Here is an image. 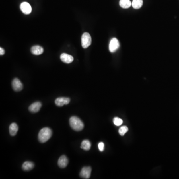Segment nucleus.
Masks as SVG:
<instances>
[{"label":"nucleus","instance_id":"13","mask_svg":"<svg viewBox=\"0 0 179 179\" xmlns=\"http://www.w3.org/2000/svg\"><path fill=\"white\" fill-rule=\"evenodd\" d=\"M18 130V127L16 123H12L9 127V132L11 135H16Z\"/></svg>","mask_w":179,"mask_h":179},{"label":"nucleus","instance_id":"18","mask_svg":"<svg viewBox=\"0 0 179 179\" xmlns=\"http://www.w3.org/2000/svg\"><path fill=\"white\" fill-rule=\"evenodd\" d=\"M113 122L116 126H119L123 124V120L118 117H115L113 119Z\"/></svg>","mask_w":179,"mask_h":179},{"label":"nucleus","instance_id":"15","mask_svg":"<svg viewBox=\"0 0 179 179\" xmlns=\"http://www.w3.org/2000/svg\"><path fill=\"white\" fill-rule=\"evenodd\" d=\"M91 143L90 141L88 140H84L81 143V148L86 151L90 149Z\"/></svg>","mask_w":179,"mask_h":179},{"label":"nucleus","instance_id":"9","mask_svg":"<svg viewBox=\"0 0 179 179\" xmlns=\"http://www.w3.org/2000/svg\"><path fill=\"white\" fill-rule=\"evenodd\" d=\"M42 104L40 102H36L32 104L30 106L28 110L30 112L32 113H36L40 111V109L42 108Z\"/></svg>","mask_w":179,"mask_h":179},{"label":"nucleus","instance_id":"2","mask_svg":"<svg viewBox=\"0 0 179 179\" xmlns=\"http://www.w3.org/2000/svg\"><path fill=\"white\" fill-rule=\"evenodd\" d=\"M52 131L48 127L42 128L40 130L38 138L41 143H44L47 141L51 138Z\"/></svg>","mask_w":179,"mask_h":179},{"label":"nucleus","instance_id":"8","mask_svg":"<svg viewBox=\"0 0 179 179\" xmlns=\"http://www.w3.org/2000/svg\"><path fill=\"white\" fill-rule=\"evenodd\" d=\"M70 102V99L68 98L65 97H60L55 100V104L58 106H62L64 105H66L69 104Z\"/></svg>","mask_w":179,"mask_h":179},{"label":"nucleus","instance_id":"12","mask_svg":"<svg viewBox=\"0 0 179 179\" xmlns=\"http://www.w3.org/2000/svg\"><path fill=\"white\" fill-rule=\"evenodd\" d=\"M31 52L34 55H40L44 52V48L40 45H34L32 47Z\"/></svg>","mask_w":179,"mask_h":179},{"label":"nucleus","instance_id":"17","mask_svg":"<svg viewBox=\"0 0 179 179\" xmlns=\"http://www.w3.org/2000/svg\"><path fill=\"white\" fill-rule=\"evenodd\" d=\"M131 5L135 9H139L143 5V0H133Z\"/></svg>","mask_w":179,"mask_h":179},{"label":"nucleus","instance_id":"20","mask_svg":"<svg viewBox=\"0 0 179 179\" xmlns=\"http://www.w3.org/2000/svg\"><path fill=\"white\" fill-rule=\"evenodd\" d=\"M98 149L100 151L102 152L104 150V143L102 142H100L98 144Z\"/></svg>","mask_w":179,"mask_h":179},{"label":"nucleus","instance_id":"10","mask_svg":"<svg viewBox=\"0 0 179 179\" xmlns=\"http://www.w3.org/2000/svg\"><path fill=\"white\" fill-rule=\"evenodd\" d=\"M60 59L61 61L63 62L64 63H67V64L72 63L74 60V58L72 56L65 53L61 54Z\"/></svg>","mask_w":179,"mask_h":179},{"label":"nucleus","instance_id":"5","mask_svg":"<svg viewBox=\"0 0 179 179\" xmlns=\"http://www.w3.org/2000/svg\"><path fill=\"white\" fill-rule=\"evenodd\" d=\"M92 168L90 167H84L81 170L80 176L83 179H88L90 178Z\"/></svg>","mask_w":179,"mask_h":179},{"label":"nucleus","instance_id":"14","mask_svg":"<svg viewBox=\"0 0 179 179\" xmlns=\"http://www.w3.org/2000/svg\"><path fill=\"white\" fill-rule=\"evenodd\" d=\"M34 167V164L33 162L30 161H26L24 162L22 166V168L24 171H29L32 170Z\"/></svg>","mask_w":179,"mask_h":179},{"label":"nucleus","instance_id":"6","mask_svg":"<svg viewBox=\"0 0 179 179\" xmlns=\"http://www.w3.org/2000/svg\"><path fill=\"white\" fill-rule=\"evenodd\" d=\"M12 85L13 89L16 92H20L23 89L22 84L18 78H15L13 80Z\"/></svg>","mask_w":179,"mask_h":179},{"label":"nucleus","instance_id":"7","mask_svg":"<svg viewBox=\"0 0 179 179\" xmlns=\"http://www.w3.org/2000/svg\"><path fill=\"white\" fill-rule=\"evenodd\" d=\"M20 10L24 14L28 15L32 12V7L27 2L22 3L20 6Z\"/></svg>","mask_w":179,"mask_h":179},{"label":"nucleus","instance_id":"3","mask_svg":"<svg viewBox=\"0 0 179 179\" xmlns=\"http://www.w3.org/2000/svg\"><path fill=\"white\" fill-rule=\"evenodd\" d=\"M92 43V38L90 34L88 32H85L83 34L81 38V44L84 48H87L90 46Z\"/></svg>","mask_w":179,"mask_h":179},{"label":"nucleus","instance_id":"19","mask_svg":"<svg viewBox=\"0 0 179 179\" xmlns=\"http://www.w3.org/2000/svg\"><path fill=\"white\" fill-rule=\"evenodd\" d=\"M128 131V128L127 126H122L118 130L119 134L121 136H124Z\"/></svg>","mask_w":179,"mask_h":179},{"label":"nucleus","instance_id":"4","mask_svg":"<svg viewBox=\"0 0 179 179\" xmlns=\"http://www.w3.org/2000/svg\"><path fill=\"white\" fill-rule=\"evenodd\" d=\"M120 47V42L116 38H113L110 40L109 44V50L110 52L114 53Z\"/></svg>","mask_w":179,"mask_h":179},{"label":"nucleus","instance_id":"21","mask_svg":"<svg viewBox=\"0 0 179 179\" xmlns=\"http://www.w3.org/2000/svg\"><path fill=\"white\" fill-rule=\"evenodd\" d=\"M5 50L2 47H1L0 48V55H3L5 54Z\"/></svg>","mask_w":179,"mask_h":179},{"label":"nucleus","instance_id":"11","mask_svg":"<svg viewBox=\"0 0 179 179\" xmlns=\"http://www.w3.org/2000/svg\"><path fill=\"white\" fill-rule=\"evenodd\" d=\"M68 164V159L65 155L61 156L58 161V165L61 168H65Z\"/></svg>","mask_w":179,"mask_h":179},{"label":"nucleus","instance_id":"16","mask_svg":"<svg viewBox=\"0 0 179 179\" xmlns=\"http://www.w3.org/2000/svg\"><path fill=\"white\" fill-rule=\"evenodd\" d=\"M131 5L132 3L130 2V0H120V5L124 9L129 8Z\"/></svg>","mask_w":179,"mask_h":179},{"label":"nucleus","instance_id":"1","mask_svg":"<svg viewBox=\"0 0 179 179\" xmlns=\"http://www.w3.org/2000/svg\"><path fill=\"white\" fill-rule=\"evenodd\" d=\"M69 124L71 128L77 131H81L84 127L83 122L77 116H72L69 120Z\"/></svg>","mask_w":179,"mask_h":179}]
</instances>
